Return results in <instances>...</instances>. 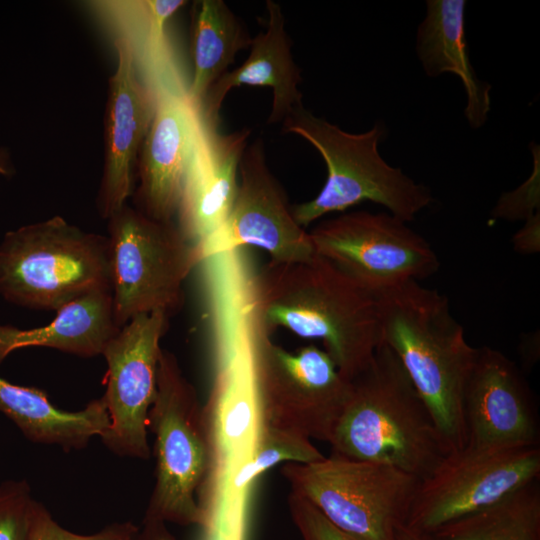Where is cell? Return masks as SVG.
Wrapping results in <instances>:
<instances>
[{"mask_svg":"<svg viewBox=\"0 0 540 540\" xmlns=\"http://www.w3.org/2000/svg\"><path fill=\"white\" fill-rule=\"evenodd\" d=\"M255 327L284 328L323 349L348 380L382 344L375 296L317 254L295 263L269 262L252 300Z\"/></svg>","mask_w":540,"mask_h":540,"instance_id":"cell-1","label":"cell"},{"mask_svg":"<svg viewBox=\"0 0 540 540\" xmlns=\"http://www.w3.org/2000/svg\"><path fill=\"white\" fill-rule=\"evenodd\" d=\"M374 296L382 343L402 364L450 452L464 448V392L478 348L437 290L409 281Z\"/></svg>","mask_w":540,"mask_h":540,"instance_id":"cell-2","label":"cell"},{"mask_svg":"<svg viewBox=\"0 0 540 540\" xmlns=\"http://www.w3.org/2000/svg\"><path fill=\"white\" fill-rule=\"evenodd\" d=\"M350 382L331 453L427 477L450 450L394 352L382 343Z\"/></svg>","mask_w":540,"mask_h":540,"instance_id":"cell-3","label":"cell"},{"mask_svg":"<svg viewBox=\"0 0 540 540\" xmlns=\"http://www.w3.org/2000/svg\"><path fill=\"white\" fill-rule=\"evenodd\" d=\"M281 124L282 132L309 142L327 168L321 191L309 201L292 205L293 215L303 228L326 214L344 211L363 201L384 206L407 223L433 201L426 186L381 157L378 145L385 134L384 124L377 122L368 131L350 133L315 116L304 106Z\"/></svg>","mask_w":540,"mask_h":540,"instance_id":"cell-4","label":"cell"},{"mask_svg":"<svg viewBox=\"0 0 540 540\" xmlns=\"http://www.w3.org/2000/svg\"><path fill=\"white\" fill-rule=\"evenodd\" d=\"M110 289L108 241L62 216L21 226L0 243V295L17 306L57 311Z\"/></svg>","mask_w":540,"mask_h":540,"instance_id":"cell-5","label":"cell"},{"mask_svg":"<svg viewBox=\"0 0 540 540\" xmlns=\"http://www.w3.org/2000/svg\"><path fill=\"white\" fill-rule=\"evenodd\" d=\"M147 429L154 435L156 466L144 517L183 526L204 524L205 511L195 497L210 457L202 406L175 355L163 348Z\"/></svg>","mask_w":540,"mask_h":540,"instance_id":"cell-6","label":"cell"},{"mask_svg":"<svg viewBox=\"0 0 540 540\" xmlns=\"http://www.w3.org/2000/svg\"><path fill=\"white\" fill-rule=\"evenodd\" d=\"M113 316L121 328L134 317L184 303V283L203 257L175 221L162 222L126 204L108 219Z\"/></svg>","mask_w":540,"mask_h":540,"instance_id":"cell-7","label":"cell"},{"mask_svg":"<svg viewBox=\"0 0 540 540\" xmlns=\"http://www.w3.org/2000/svg\"><path fill=\"white\" fill-rule=\"evenodd\" d=\"M281 473L291 493L361 540H396L420 483L395 467L333 453L312 463H285Z\"/></svg>","mask_w":540,"mask_h":540,"instance_id":"cell-8","label":"cell"},{"mask_svg":"<svg viewBox=\"0 0 540 540\" xmlns=\"http://www.w3.org/2000/svg\"><path fill=\"white\" fill-rule=\"evenodd\" d=\"M253 375L262 425L329 443L351 382L315 344L289 351L254 326Z\"/></svg>","mask_w":540,"mask_h":540,"instance_id":"cell-9","label":"cell"},{"mask_svg":"<svg viewBox=\"0 0 540 540\" xmlns=\"http://www.w3.org/2000/svg\"><path fill=\"white\" fill-rule=\"evenodd\" d=\"M539 477L540 445L465 446L420 480L405 525L432 534Z\"/></svg>","mask_w":540,"mask_h":540,"instance_id":"cell-10","label":"cell"},{"mask_svg":"<svg viewBox=\"0 0 540 540\" xmlns=\"http://www.w3.org/2000/svg\"><path fill=\"white\" fill-rule=\"evenodd\" d=\"M315 253L373 295L435 274L440 261L430 243L390 213L355 211L309 231Z\"/></svg>","mask_w":540,"mask_h":540,"instance_id":"cell-11","label":"cell"},{"mask_svg":"<svg viewBox=\"0 0 540 540\" xmlns=\"http://www.w3.org/2000/svg\"><path fill=\"white\" fill-rule=\"evenodd\" d=\"M169 319L162 311L138 315L121 327L103 350L107 371L102 397L110 425L101 439L116 455L150 456L147 418L156 395L160 341Z\"/></svg>","mask_w":540,"mask_h":540,"instance_id":"cell-12","label":"cell"},{"mask_svg":"<svg viewBox=\"0 0 540 540\" xmlns=\"http://www.w3.org/2000/svg\"><path fill=\"white\" fill-rule=\"evenodd\" d=\"M241 246L264 250L273 263H295L316 255L309 231L295 219L287 194L271 172L264 141L247 145L228 218L201 248L203 259Z\"/></svg>","mask_w":540,"mask_h":540,"instance_id":"cell-13","label":"cell"},{"mask_svg":"<svg viewBox=\"0 0 540 540\" xmlns=\"http://www.w3.org/2000/svg\"><path fill=\"white\" fill-rule=\"evenodd\" d=\"M117 66L108 80L104 113V163L96 197L99 215L108 219L127 204L135 187L136 164L155 112V84L139 77L129 36L114 40Z\"/></svg>","mask_w":540,"mask_h":540,"instance_id":"cell-14","label":"cell"},{"mask_svg":"<svg viewBox=\"0 0 540 540\" xmlns=\"http://www.w3.org/2000/svg\"><path fill=\"white\" fill-rule=\"evenodd\" d=\"M153 119L139 151L134 208L157 221L176 219L199 109L174 81L155 83Z\"/></svg>","mask_w":540,"mask_h":540,"instance_id":"cell-15","label":"cell"},{"mask_svg":"<svg viewBox=\"0 0 540 540\" xmlns=\"http://www.w3.org/2000/svg\"><path fill=\"white\" fill-rule=\"evenodd\" d=\"M466 446L539 445L535 398L517 365L483 346L464 392Z\"/></svg>","mask_w":540,"mask_h":540,"instance_id":"cell-16","label":"cell"},{"mask_svg":"<svg viewBox=\"0 0 540 540\" xmlns=\"http://www.w3.org/2000/svg\"><path fill=\"white\" fill-rule=\"evenodd\" d=\"M250 136L251 129L246 127L221 133L218 125L207 122L198 111L175 222L200 251L228 218Z\"/></svg>","mask_w":540,"mask_h":540,"instance_id":"cell-17","label":"cell"},{"mask_svg":"<svg viewBox=\"0 0 540 540\" xmlns=\"http://www.w3.org/2000/svg\"><path fill=\"white\" fill-rule=\"evenodd\" d=\"M266 27L259 32L249 47L244 62L226 72L207 92L199 111L209 123L219 124L220 110L227 94L240 86H259L272 89L273 100L268 124L282 123L303 105L299 90L301 70L291 52V40L286 30L280 5L266 1Z\"/></svg>","mask_w":540,"mask_h":540,"instance_id":"cell-18","label":"cell"},{"mask_svg":"<svg viewBox=\"0 0 540 540\" xmlns=\"http://www.w3.org/2000/svg\"><path fill=\"white\" fill-rule=\"evenodd\" d=\"M419 25L416 53L429 77L445 72L458 76L467 96L464 115L469 125L482 127L490 111L491 85L478 79L469 59L465 36V0H428Z\"/></svg>","mask_w":540,"mask_h":540,"instance_id":"cell-19","label":"cell"},{"mask_svg":"<svg viewBox=\"0 0 540 540\" xmlns=\"http://www.w3.org/2000/svg\"><path fill=\"white\" fill-rule=\"evenodd\" d=\"M110 289L90 292L56 311L49 324L20 329L0 324V363L13 351L47 347L80 357L102 355L118 332Z\"/></svg>","mask_w":540,"mask_h":540,"instance_id":"cell-20","label":"cell"},{"mask_svg":"<svg viewBox=\"0 0 540 540\" xmlns=\"http://www.w3.org/2000/svg\"><path fill=\"white\" fill-rule=\"evenodd\" d=\"M0 411L29 440L66 451L86 447L93 437L102 438L110 425L103 397L82 410L65 411L53 405L43 390L15 385L1 377Z\"/></svg>","mask_w":540,"mask_h":540,"instance_id":"cell-21","label":"cell"},{"mask_svg":"<svg viewBox=\"0 0 540 540\" xmlns=\"http://www.w3.org/2000/svg\"><path fill=\"white\" fill-rule=\"evenodd\" d=\"M190 28L193 76L186 95L199 109L211 86L229 71L236 55L249 49L252 37L224 0L194 1Z\"/></svg>","mask_w":540,"mask_h":540,"instance_id":"cell-22","label":"cell"},{"mask_svg":"<svg viewBox=\"0 0 540 540\" xmlns=\"http://www.w3.org/2000/svg\"><path fill=\"white\" fill-rule=\"evenodd\" d=\"M429 535L433 540H540L539 479Z\"/></svg>","mask_w":540,"mask_h":540,"instance_id":"cell-23","label":"cell"},{"mask_svg":"<svg viewBox=\"0 0 540 540\" xmlns=\"http://www.w3.org/2000/svg\"><path fill=\"white\" fill-rule=\"evenodd\" d=\"M324 456L310 439L262 425L255 453L239 471L237 483H249L279 463L306 464Z\"/></svg>","mask_w":540,"mask_h":540,"instance_id":"cell-24","label":"cell"},{"mask_svg":"<svg viewBox=\"0 0 540 540\" xmlns=\"http://www.w3.org/2000/svg\"><path fill=\"white\" fill-rule=\"evenodd\" d=\"M34 502L26 480L0 484V540H29Z\"/></svg>","mask_w":540,"mask_h":540,"instance_id":"cell-25","label":"cell"},{"mask_svg":"<svg viewBox=\"0 0 540 540\" xmlns=\"http://www.w3.org/2000/svg\"><path fill=\"white\" fill-rule=\"evenodd\" d=\"M139 527L130 521L112 523L100 531L82 535L59 525L46 507L35 501L29 540H137Z\"/></svg>","mask_w":540,"mask_h":540,"instance_id":"cell-26","label":"cell"},{"mask_svg":"<svg viewBox=\"0 0 540 540\" xmlns=\"http://www.w3.org/2000/svg\"><path fill=\"white\" fill-rule=\"evenodd\" d=\"M533 170L529 178L513 191L503 193L498 199L492 216L509 221L527 220L540 208V148L530 144Z\"/></svg>","mask_w":540,"mask_h":540,"instance_id":"cell-27","label":"cell"},{"mask_svg":"<svg viewBox=\"0 0 540 540\" xmlns=\"http://www.w3.org/2000/svg\"><path fill=\"white\" fill-rule=\"evenodd\" d=\"M288 507L301 540H361L334 526L301 496L290 492Z\"/></svg>","mask_w":540,"mask_h":540,"instance_id":"cell-28","label":"cell"},{"mask_svg":"<svg viewBox=\"0 0 540 540\" xmlns=\"http://www.w3.org/2000/svg\"><path fill=\"white\" fill-rule=\"evenodd\" d=\"M540 212L525 220L524 226L514 235L515 249L522 254L539 251Z\"/></svg>","mask_w":540,"mask_h":540,"instance_id":"cell-29","label":"cell"},{"mask_svg":"<svg viewBox=\"0 0 540 540\" xmlns=\"http://www.w3.org/2000/svg\"><path fill=\"white\" fill-rule=\"evenodd\" d=\"M137 540H176L166 523L157 519L144 517L139 527Z\"/></svg>","mask_w":540,"mask_h":540,"instance_id":"cell-30","label":"cell"},{"mask_svg":"<svg viewBox=\"0 0 540 540\" xmlns=\"http://www.w3.org/2000/svg\"><path fill=\"white\" fill-rule=\"evenodd\" d=\"M15 172L16 169L10 150L0 145V176L11 177Z\"/></svg>","mask_w":540,"mask_h":540,"instance_id":"cell-31","label":"cell"},{"mask_svg":"<svg viewBox=\"0 0 540 540\" xmlns=\"http://www.w3.org/2000/svg\"><path fill=\"white\" fill-rule=\"evenodd\" d=\"M396 540H433L429 534L417 531L403 524L397 528Z\"/></svg>","mask_w":540,"mask_h":540,"instance_id":"cell-32","label":"cell"}]
</instances>
